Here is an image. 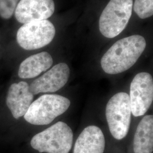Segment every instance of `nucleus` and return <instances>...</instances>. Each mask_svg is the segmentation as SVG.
<instances>
[{
  "mask_svg": "<svg viewBox=\"0 0 153 153\" xmlns=\"http://www.w3.org/2000/svg\"><path fill=\"white\" fill-rule=\"evenodd\" d=\"M146 46L145 39L140 35L117 41L101 59L103 70L109 74H116L128 70L137 62Z\"/></svg>",
  "mask_w": 153,
  "mask_h": 153,
  "instance_id": "f257e3e1",
  "label": "nucleus"
},
{
  "mask_svg": "<svg viewBox=\"0 0 153 153\" xmlns=\"http://www.w3.org/2000/svg\"><path fill=\"white\" fill-rule=\"evenodd\" d=\"M73 140L71 128L65 123L59 121L34 136L31 146L39 153H69Z\"/></svg>",
  "mask_w": 153,
  "mask_h": 153,
  "instance_id": "f03ea898",
  "label": "nucleus"
},
{
  "mask_svg": "<svg viewBox=\"0 0 153 153\" xmlns=\"http://www.w3.org/2000/svg\"><path fill=\"white\" fill-rule=\"evenodd\" d=\"M70 105L69 99L61 95H43L32 102L24 118L33 125H47L63 114Z\"/></svg>",
  "mask_w": 153,
  "mask_h": 153,
  "instance_id": "7ed1b4c3",
  "label": "nucleus"
},
{
  "mask_svg": "<svg viewBox=\"0 0 153 153\" xmlns=\"http://www.w3.org/2000/svg\"><path fill=\"white\" fill-rule=\"evenodd\" d=\"M132 10L133 0H110L100 16V32L107 38L118 36L126 27Z\"/></svg>",
  "mask_w": 153,
  "mask_h": 153,
  "instance_id": "20e7f679",
  "label": "nucleus"
},
{
  "mask_svg": "<svg viewBox=\"0 0 153 153\" xmlns=\"http://www.w3.org/2000/svg\"><path fill=\"white\" fill-rule=\"evenodd\" d=\"M129 96L124 92L117 93L109 99L105 108L109 131L115 139L120 140L127 135L131 121Z\"/></svg>",
  "mask_w": 153,
  "mask_h": 153,
  "instance_id": "39448f33",
  "label": "nucleus"
},
{
  "mask_svg": "<svg viewBox=\"0 0 153 153\" xmlns=\"http://www.w3.org/2000/svg\"><path fill=\"white\" fill-rule=\"evenodd\" d=\"M56 34L53 24L48 19L23 24L16 32V42L25 50L40 49L53 40Z\"/></svg>",
  "mask_w": 153,
  "mask_h": 153,
  "instance_id": "423d86ee",
  "label": "nucleus"
},
{
  "mask_svg": "<svg viewBox=\"0 0 153 153\" xmlns=\"http://www.w3.org/2000/svg\"><path fill=\"white\" fill-rule=\"evenodd\" d=\"M129 96L133 115L138 117L145 114L153 102L152 76L146 72L136 74L131 81Z\"/></svg>",
  "mask_w": 153,
  "mask_h": 153,
  "instance_id": "0eeeda50",
  "label": "nucleus"
},
{
  "mask_svg": "<svg viewBox=\"0 0 153 153\" xmlns=\"http://www.w3.org/2000/svg\"><path fill=\"white\" fill-rule=\"evenodd\" d=\"M55 10L53 0H20L14 16L17 22L25 24L47 19L53 14Z\"/></svg>",
  "mask_w": 153,
  "mask_h": 153,
  "instance_id": "6e6552de",
  "label": "nucleus"
},
{
  "mask_svg": "<svg viewBox=\"0 0 153 153\" xmlns=\"http://www.w3.org/2000/svg\"><path fill=\"white\" fill-rule=\"evenodd\" d=\"M70 76V69L64 62L52 68L43 75L35 79L29 86L33 95L39 93H53L63 88Z\"/></svg>",
  "mask_w": 153,
  "mask_h": 153,
  "instance_id": "1a4fd4ad",
  "label": "nucleus"
},
{
  "mask_svg": "<svg viewBox=\"0 0 153 153\" xmlns=\"http://www.w3.org/2000/svg\"><path fill=\"white\" fill-rule=\"evenodd\" d=\"M33 99V95L30 92L27 82L14 83L9 88L6 104L13 116L18 119L26 114Z\"/></svg>",
  "mask_w": 153,
  "mask_h": 153,
  "instance_id": "9d476101",
  "label": "nucleus"
},
{
  "mask_svg": "<svg viewBox=\"0 0 153 153\" xmlns=\"http://www.w3.org/2000/svg\"><path fill=\"white\" fill-rule=\"evenodd\" d=\"M104 134L97 126L85 128L76 139L73 153H104Z\"/></svg>",
  "mask_w": 153,
  "mask_h": 153,
  "instance_id": "9b49d317",
  "label": "nucleus"
},
{
  "mask_svg": "<svg viewBox=\"0 0 153 153\" xmlns=\"http://www.w3.org/2000/svg\"><path fill=\"white\" fill-rule=\"evenodd\" d=\"M53 62L51 55L47 52L31 55L20 64L18 76L23 79L35 78L49 69Z\"/></svg>",
  "mask_w": 153,
  "mask_h": 153,
  "instance_id": "f8f14e48",
  "label": "nucleus"
},
{
  "mask_svg": "<svg viewBox=\"0 0 153 153\" xmlns=\"http://www.w3.org/2000/svg\"><path fill=\"white\" fill-rule=\"evenodd\" d=\"M134 153H153V116H145L137 126L133 140Z\"/></svg>",
  "mask_w": 153,
  "mask_h": 153,
  "instance_id": "ddd939ff",
  "label": "nucleus"
},
{
  "mask_svg": "<svg viewBox=\"0 0 153 153\" xmlns=\"http://www.w3.org/2000/svg\"><path fill=\"white\" fill-rule=\"evenodd\" d=\"M134 11L141 19H146L153 15V0H135Z\"/></svg>",
  "mask_w": 153,
  "mask_h": 153,
  "instance_id": "4468645a",
  "label": "nucleus"
},
{
  "mask_svg": "<svg viewBox=\"0 0 153 153\" xmlns=\"http://www.w3.org/2000/svg\"><path fill=\"white\" fill-rule=\"evenodd\" d=\"M20 0H0V18L9 20L14 16L16 6Z\"/></svg>",
  "mask_w": 153,
  "mask_h": 153,
  "instance_id": "2eb2a0df",
  "label": "nucleus"
}]
</instances>
